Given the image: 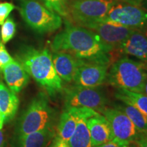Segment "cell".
<instances>
[{
	"instance_id": "1",
	"label": "cell",
	"mask_w": 147,
	"mask_h": 147,
	"mask_svg": "<svg viewBox=\"0 0 147 147\" xmlns=\"http://www.w3.org/2000/svg\"><path fill=\"white\" fill-rule=\"evenodd\" d=\"M51 49L64 51L78 59L109 65V54L113 49L106 45L91 29L65 21V26L55 36Z\"/></svg>"
},
{
	"instance_id": "2",
	"label": "cell",
	"mask_w": 147,
	"mask_h": 147,
	"mask_svg": "<svg viewBox=\"0 0 147 147\" xmlns=\"http://www.w3.org/2000/svg\"><path fill=\"white\" fill-rule=\"evenodd\" d=\"M19 61L29 76L51 96L63 89L62 80L55 70L52 55L47 49L25 48L19 55Z\"/></svg>"
},
{
	"instance_id": "3",
	"label": "cell",
	"mask_w": 147,
	"mask_h": 147,
	"mask_svg": "<svg viewBox=\"0 0 147 147\" xmlns=\"http://www.w3.org/2000/svg\"><path fill=\"white\" fill-rule=\"evenodd\" d=\"M146 64L124 57L113 64L106 81L116 89L142 93L147 79Z\"/></svg>"
},
{
	"instance_id": "4",
	"label": "cell",
	"mask_w": 147,
	"mask_h": 147,
	"mask_svg": "<svg viewBox=\"0 0 147 147\" xmlns=\"http://www.w3.org/2000/svg\"><path fill=\"white\" fill-rule=\"evenodd\" d=\"M19 12L24 21L35 32L51 33L61 27L62 17L37 0H23Z\"/></svg>"
},
{
	"instance_id": "5",
	"label": "cell",
	"mask_w": 147,
	"mask_h": 147,
	"mask_svg": "<svg viewBox=\"0 0 147 147\" xmlns=\"http://www.w3.org/2000/svg\"><path fill=\"white\" fill-rule=\"evenodd\" d=\"M53 118L54 110L45 95L40 93L32 100L22 117L18 127L19 136L51 127Z\"/></svg>"
},
{
	"instance_id": "6",
	"label": "cell",
	"mask_w": 147,
	"mask_h": 147,
	"mask_svg": "<svg viewBox=\"0 0 147 147\" xmlns=\"http://www.w3.org/2000/svg\"><path fill=\"white\" fill-rule=\"evenodd\" d=\"M117 0H71L69 5V17L76 25L102 21Z\"/></svg>"
},
{
	"instance_id": "7",
	"label": "cell",
	"mask_w": 147,
	"mask_h": 147,
	"mask_svg": "<svg viewBox=\"0 0 147 147\" xmlns=\"http://www.w3.org/2000/svg\"><path fill=\"white\" fill-rule=\"evenodd\" d=\"M65 108L87 107L101 113L107 105L108 100L98 87L70 86L65 89Z\"/></svg>"
},
{
	"instance_id": "8",
	"label": "cell",
	"mask_w": 147,
	"mask_h": 147,
	"mask_svg": "<svg viewBox=\"0 0 147 147\" xmlns=\"http://www.w3.org/2000/svg\"><path fill=\"white\" fill-rule=\"evenodd\" d=\"M102 21L108 22L136 30L147 27V12L142 7L117 0Z\"/></svg>"
},
{
	"instance_id": "9",
	"label": "cell",
	"mask_w": 147,
	"mask_h": 147,
	"mask_svg": "<svg viewBox=\"0 0 147 147\" xmlns=\"http://www.w3.org/2000/svg\"><path fill=\"white\" fill-rule=\"evenodd\" d=\"M101 113L109 123L113 140L126 144L136 140L140 133L123 112L115 107H106Z\"/></svg>"
},
{
	"instance_id": "10",
	"label": "cell",
	"mask_w": 147,
	"mask_h": 147,
	"mask_svg": "<svg viewBox=\"0 0 147 147\" xmlns=\"http://www.w3.org/2000/svg\"><path fill=\"white\" fill-rule=\"evenodd\" d=\"M108 66L109 65L79 59L72 81L76 85L82 87H99L106 82Z\"/></svg>"
},
{
	"instance_id": "11",
	"label": "cell",
	"mask_w": 147,
	"mask_h": 147,
	"mask_svg": "<svg viewBox=\"0 0 147 147\" xmlns=\"http://www.w3.org/2000/svg\"><path fill=\"white\" fill-rule=\"evenodd\" d=\"M83 27L96 33L101 40L113 51L117 50L129 34L135 30L105 21L89 23Z\"/></svg>"
},
{
	"instance_id": "12",
	"label": "cell",
	"mask_w": 147,
	"mask_h": 147,
	"mask_svg": "<svg viewBox=\"0 0 147 147\" xmlns=\"http://www.w3.org/2000/svg\"><path fill=\"white\" fill-rule=\"evenodd\" d=\"M100 113L87 107L65 108L57 126V138L67 143L76 130L77 124L84 116H95Z\"/></svg>"
},
{
	"instance_id": "13",
	"label": "cell",
	"mask_w": 147,
	"mask_h": 147,
	"mask_svg": "<svg viewBox=\"0 0 147 147\" xmlns=\"http://www.w3.org/2000/svg\"><path fill=\"white\" fill-rule=\"evenodd\" d=\"M117 50L147 63V36L141 30H134Z\"/></svg>"
},
{
	"instance_id": "14",
	"label": "cell",
	"mask_w": 147,
	"mask_h": 147,
	"mask_svg": "<svg viewBox=\"0 0 147 147\" xmlns=\"http://www.w3.org/2000/svg\"><path fill=\"white\" fill-rule=\"evenodd\" d=\"M87 124L93 147L113 140L110 124L104 115L99 113L97 115L89 117L87 119Z\"/></svg>"
},
{
	"instance_id": "15",
	"label": "cell",
	"mask_w": 147,
	"mask_h": 147,
	"mask_svg": "<svg viewBox=\"0 0 147 147\" xmlns=\"http://www.w3.org/2000/svg\"><path fill=\"white\" fill-rule=\"evenodd\" d=\"M53 63L58 76L65 82L72 81L79 59L68 53L57 51L52 55Z\"/></svg>"
},
{
	"instance_id": "16",
	"label": "cell",
	"mask_w": 147,
	"mask_h": 147,
	"mask_svg": "<svg viewBox=\"0 0 147 147\" xmlns=\"http://www.w3.org/2000/svg\"><path fill=\"white\" fill-rule=\"evenodd\" d=\"M9 88L14 93L19 92L28 83L29 75L21 63L13 60L2 69Z\"/></svg>"
},
{
	"instance_id": "17",
	"label": "cell",
	"mask_w": 147,
	"mask_h": 147,
	"mask_svg": "<svg viewBox=\"0 0 147 147\" xmlns=\"http://www.w3.org/2000/svg\"><path fill=\"white\" fill-rule=\"evenodd\" d=\"M19 100L14 91L0 82V113L4 121L13 118L17 112Z\"/></svg>"
},
{
	"instance_id": "18",
	"label": "cell",
	"mask_w": 147,
	"mask_h": 147,
	"mask_svg": "<svg viewBox=\"0 0 147 147\" xmlns=\"http://www.w3.org/2000/svg\"><path fill=\"white\" fill-rule=\"evenodd\" d=\"M54 137V131L51 127L19 136L20 147H46Z\"/></svg>"
},
{
	"instance_id": "19",
	"label": "cell",
	"mask_w": 147,
	"mask_h": 147,
	"mask_svg": "<svg viewBox=\"0 0 147 147\" xmlns=\"http://www.w3.org/2000/svg\"><path fill=\"white\" fill-rule=\"evenodd\" d=\"M91 117L84 116L80 119L74 133L67 142L69 147H93L87 124V119Z\"/></svg>"
},
{
	"instance_id": "20",
	"label": "cell",
	"mask_w": 147,
	"mask_h": 147,
	"mask_svg": "<svg viewBox=\"0 0 147 147\" xmlns=\"http://www.w3.org/2000/svg\"><path fill=\"white\" fill-rule=\"evenodd\" d=\"M114 107L123 112L140 133H147V117L136 107L129 103L122 102L120 104H115Z\"/></svg>"
},
{
	"instance_id": "21",
	"label": "cell",
	"mask_w": 147,
	"mask_h": 147,
	"mask_svg": "<svg viewBox=\"0 0 147 147\" xmlns=\"http://www.w3.org/2000/svg\"><path fill=\"white\" fill-rule=\"evenodd\" d=\"M115 96L121 102L132 104L147 117V95L126 89H117Z\"/></svg>"
},
{
	"instance_id": "22",
	"label": "cell",
	"mask_w": 147,
	"mask_h": 147,
	"mask_svg": "<svg viewBox=\"0 0 147 147\" xmlns=\"http://www.w3.org/2000/svg\"><path fill=\"white\" fill-rule=\"evenodd\" d=\"M71 0H41L42 4L49 10L64 18H69V5Z\"/></svg>"
},
{
	"instance_id": "23",
	"label": "cell",
	"mask_w": 147,
	"mask_h": 147,
	"mask_svg": "<svg viewBox=\"0 0 147 147\" xmlns=\"http://www.w3.org/2000/svg\"><path fill=\"white\" fill-rule=\"evenodd\" d=\"M16 33V24L11 18H8L1 25V38L3 43H7L12 39Z\"/></svg>"
},
{
	"instance_id": "24",
	"label": "cell",
	"mask_w": 147,
	"mask_h": 147,
	"mask_svg": "<svg viewBox=\"0 0 147 147\" xmlns=\"http://www.w3.org/2000/svg\"><path fill=\"white\" fill-rule=\"evenodd\" d=\"M15 9V5L10 2L0 3V25L4 23L11 12Z\"/></svg>"
},
{
	"instance_id": "25",
	"label": "cell",
	"mask_w": 147,
	"mask_h": 147,
	"mask_svg": "<svg viewBox=\"0 0 147 147\" xmlns=\"http://www.w3.org/2000/svg\"><path fill=\"white\" fill-rule=\"evenodd\" d=\"M13 60L5 49L2 42H0V69H2L7 64L10 63Z\"/></svg>"
},
{
	"instance_id": "26",
	"label": "cell",
	"mask_w": 147,
	"mask_h": 147,
	"mask_svg": "<svg viewBox=\"0 0 147 147\" xmlns=\"http://www.w3.org/2000/svg\"><path fill=\"white\" fill-rule=\"evenodd\" d=\"M127 144H123V143H121L118 141L115 140H112L107 142L104 144H102L99 146H95V147H127Z\"/></svg>"
},
{
	"instance_id": "27",
	"label": "cell",
	"mask_w": 147,
	"mask_h": 147,
	"mask_svg": "<svg viewBox=\"0 0 147 147\" xmlns=\"http://www.w3.org/2000/svg\"><path fill=\"white\" fill-rule=\"evenodd\" d=\"M138 147H147V133H140L136 140Z\"/></svg>"
},
{
	"instance_id": "28",
	"label": "cell",
	"mask_w": 147,
	"mask_h": 147,
	"mask_svg": "<svg viewBox=\"0 0 147 147\" xmlns=\"http://www.w3.org/2000/svg\"><path fill=\"white\" fill-rule=\"evenodd\" d=\"M67 146V143L63 142V141L60 140H59L56 138L54 142H53V145L51 147H66Z\"/></svg>"
},
{
	"instance_id": "29",
	"label": "cell",
	"mask_w": 147,
	"mask_h": 147,
	"mask_svg": "<svg viewBox=\"0 0 147 147\" xmlns=\"http://www.w3.org/2000/svg\"><path fill=\"white\" fill-rule=\"evenodd\" d=\"M118 1L129 3V4L131 5H137V6H140L143 0H118Z\"/></svg>"
},
{
	"instance_id": "30",
	"label": "cell",
	"mask_w": 147,
	"mask_h": 147,
	"mask_svg": "<svg viewBox=\"0 0 147 147\" xmlns=\"http://www.w3.org/2000/svg\"><path fill=\"white\" fill-rule=\"evenodd\" d=\"M140 7H142L144 10H147V0H143L142 3H141Z\"/></svg>"
},
{
	"instance_id": "31",
	"label": "cell",
	"mask_w": 147,
	"mask_h": 147,
	"mask_svg": "<svg viewBox=\"0 0 147 147\" xmlns=\"http://www.w3.org/2000/svg\"><path fill=\"white\" fill-rule=\"evenodd\" d=\"M3 141V136L1 129H0V147H2Z\"/></svg>"
},
{
	"instance_id": "32",
	"label": "cell",
	"mask_w": 147,
	"mask_h": 147,
	"mask_svg": "<svg viewBox=\"0 0 147 147\" xmlns=\"http://www.w3.org/2000/svg\"><path fill=\"white\" fill-rule=\"evenodd\" d=\"M3 121H4V118H3V115H1V113H0V129H1V128H2Z\"/></svg>"
},
{
	"instance_id": "33",
	"label": "cell",
	"mask_w": 147,
	"mask_h": 147,
	"mask_svg": "<svg viewBox=\"0 0 147 147\" xmlns=\"http://www.w3.org/2000/svg\"><path fill=\"white\" fill-rule=\"evenodd\" d=\"M127 147H138V146L136 142V141H134V142L129 143Z\"/></svg>"
},
{
	"instance_id": "34",
	"label": "cell",
	"mask_w": 147,
	"mask_h": 147,
	"mask_svg": "<svg viewBox=\"0 0 147 147\" xmlns=\"http://www.w3.org/2000/svg\"><path fill=\"white\" fill-rule=\"evenodd\" d=\"M143 94L147 95V79L145 82L144 86V89H143V92H142Z\"/></svg>"
},
{
	"instance_id": "35",
	"label": "cell",
	"mask_w": 147,
	"mask_h": 147,
	"mask_svg": "<svg viewBox=\"0 0 147 147\" xmlns=\"http://www.w3.org/2000/svg\"><path fill=\"white\" fill-rule=\"evenodd\" d=\"M66 147H69V146H68V144H67V146H66Z\"/></svg>"
}]
</instances>
